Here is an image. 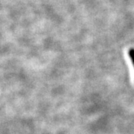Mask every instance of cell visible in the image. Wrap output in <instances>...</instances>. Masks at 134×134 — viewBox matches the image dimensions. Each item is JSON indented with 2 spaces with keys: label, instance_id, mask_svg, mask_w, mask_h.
Returning <instances> with one entry per match:
<instances>
[{
  "label": "cell",
  "instance_id": "cell-1",
  "mask_svg": "<svg viewBox=\"0 0 134 134\" xmlns=\"http://www.w3.org/2000/svg\"><path fill=\"white\" fill-rule=\"evenodd\" d=\"M128 54H129L130 58L131 59V61L133 63V65L134 67V48H130L128 52Z\"/></svg>",
  "mask_w": 134,
  "mask_h": 134
}]
</instances>
